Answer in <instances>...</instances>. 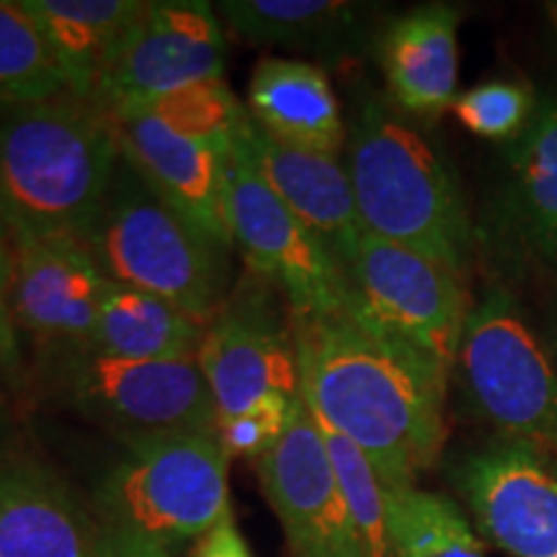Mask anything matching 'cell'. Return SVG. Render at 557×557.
<instances>
[{"mask_svg":"<svg viewBox=\"0 0 557 557\" xmlns=\"http://www.w3.org/2000/svg\"><path fill=\"white\" fill-rule=\"evenodd\" d=\"M295 333L312 416L357 444L385 491L418 487L447 442L449 369L346 312L295 315Z\"/></svg>","mask_w":557,"mask_h":557,"instance_id":"1","label":"cell"},{"mask_svg":"<svg viewBox=\"0 0 557 557\" xmlns=\"http://www.w3.org/2000/svg\"><path fill=\"white\" fill-rule=\"evenodd\" d=\"M346 171L364 233L468 274L475 227L449 160L380 96H364L346 129Z\"/></svg>","mask_w":557,"mask_h":557,"instance_id":"2","label":"cell"},{"mask_svg":"<svg viewBox=\"0 0 557 557\" xmlns=\"http://www.w3.org/2000/svg\"><path fill=\"white\" fill-rule=\"evenodd\" d=\"M120 148L107 116L73 94L0 107V218L11 238L81 240Z\"/></svg>","mask_w":557,"mask_h":557,"instance_id":"3","label":"cell"},{"mask_svg":"<svg viewBox=\"0 0 557 557\" xmlns=\"http://www.w3.org/2000/svg\"><path fill=\"white\" fill-rule=\"evenodd\" d=\"M81 243L111 284L169 299L205 325L233 287L230 250L181 218L122 152Z\"/></svg>","mask_w":557,"mask_h":557,"instance_id":"4","label":"cell"},{"mask_svg":"<svg viewBox=\"0 0 557 557\" xmlns=\"http://www.w3.org/2000/svg\"><path fill=\"white\" fill-rule=\"evenodd\" d=\"M120 444L94 487L90 508L103 529L169 549L230 513V457L218 431H160Z\"/></svg>","mask_w":557,"mask_h":557,"instance_id":"5","label":"cell"},{"mask_svg":"<svg viewBox=\"0 0 557 557\" xmlns=\"http://www.w3.org/2000/svg\"><path fill=\"white\" fill-rule=\"evenodd\" d=\"M455 369L470 408L498 438L557 465V361L506 289L491 287L470 308Z\"/></svg>","mask_w":557,"mask_h":557,"instance_id":"6","label":"cell"},{"mask_svg":"<svg viewBox=\"0 0 557 557\" xmlns=\"http://www.w3.org/2000/svg\"><path fill=\"white\" fill-rule=\"evenodd\" d=\"M47 398L120 438L160 431H218V408L199 359L124 361L83 346L41 348Z\"/></svg>","mask_w":557,"mask_h":557,"instance_id":"7","label":"cell"},{"mask_svg":"<svg viewBox=\"0 0 557 557\" xmlns=\"http://www.w3.org/2000/svg\"><path fill=\"white\" fill-rule=\"evenodd\" d=\"M346 315L367 331L400 341L449 372L472 305L465 278L398 243L361 235L344 261Z\"/></svg>","mask_w":557,"mask_h":557,"instance_id":"8","label":"cell"},{"mask_svg":"<svg viewBox=\"0 0 557 557\" xmlns=\"http://www.w3.org/2000/svg\"><path fill=\"white\" fill-rule=\"evenodd\" d=\"M197 359L212 389L218 421L274 395H302L295 312L271 278L250 269L235 278L207 325Z\"/></svg>","mask_w":557,"mask_h":557,"instance_id":"9","label":"cell"},{"mask_svg":"<svg viewBox=\"0 0 557 557\" xmlns=\"http://www.w3.org/2000/svg\"><path fill=\"white\" fill-rule=\"evenodd\" d=\"M227 220L246 269L271 278L297 318L346 312V278L338 261L269 189L235 135L227 165Z\"/></svg>","mask_w":557,"mask_h":557,"instance_id":"10","label":"cell"},{"mask_svg":"<svg viewBox=\"0 0 557 557\" xmlns=\"http://www.w3.org/2000/svg\"><path fill=\"white\" fill-rule=\"evenodd\" d=\"M225 62V24L212 3L148 0L90 103L107 120L129 114L184 88L222 81Z\"/></svg>","mask_w":557,"mask_h":557,"instance_id":"11","label":"cell"},{"mask_svg":"<svg viewBox=\"0 0 557 557\" xmlns=\"http://www.w3.org/2000/svg\"><path fill=\"white\" fill-rule=\"evenodd\" d=\"M292 557H364L308 400H299L287 434L253 462Z\"/></svg>","mask_w":557,"mask_h":557,"instance_id":"12","label":"cell"},{"mask_svg":"<svg viewBox=\"0 0 557 557\" xmlns=\"http://www.w3.org/2000/svg\"><path fill=\"white\" fill-rule=\"evenodd\" d=\"M455 485L508 557H557V465L547 457L496 436L459 459Z\"/></svg>","mask_w":557,"mask_h":557,"instance_id":"13","label":"cell"},{"mask_svg":"<svg viewBox=\"0 0 557 557\" xmlns=\"http://www.w3.org/2000/svg\"><path fill=\"white\" fill-rule=\"evenodd\" d=\"M116 148L145 181L218 246L233 250L227 220V165L233 135L178 129L148 111L111 116Z\"/></svg>","mask_w":557,"mask_h":557,"instance_id":"14","label":"cell"},{"mask_svg":"<svg viewBox=\"0 0 557 557\" xmlns=\"http://www.w3.org/2000/svg\"><path fill=\"white\" fill-rule=\"evenodd\" d=\"M9 310L16 331L41 348L83 346L111 282L81 240L11 238Z\"/></svg>","mask_w":557,"mask_h":557,"instance_id":"15","label":"cell"},{"mask_svg":"<svg viewBox=\"0 0 557 557\" xmlns=\"http://www.w3.org/2000/svg\"><path fill=\"white\" fill-rule=\"evenodd\" d=\"M235 139L269 189L344 267L364 235L346 163L278 143L250 120L248 111L235 129Z\"/></svg>","mask_w":557,"mask_h":557,"instance_id":"16","label":"cell"},{"mask_svg":"<svg viewBox=\"0 0 557 557\" xmlns=\"http://www.w3.org/2000/svg\"><path fill=\"white\" fill-rule=\"evenodd\" d=\"M107 529L58 472L32 457L0 468V557H103Z\"/></svg>","mask_w":557,"mask_h":557,"instance_id":"17","label":"cell"},{"mask_svg":"<svg viewBox=\"0 0 557 557\" xmlns=\"http://www.w3.org/2000/svg\"><path fill=\"white\" fill-rule=\"evenodd\" d=\"M459 11L447 3L416 5L389 18L377 52L395 109L431 122L459 96Z\"/></svg>","mask_w":557,"mask_h":557,"instance_id":"18","label":"cell"},{"mask_svg":"<svg viewBox=\"0 0 557 557\" xmlns=\"http://www.w3.org/2000/svg\"><path fill=\"white\" fill-rule=\"evenodd\" d=\"M374 5L346 0H222L225 29L248 45L305 52L325 65H346L369 45Z\"/></svg>","mask_w":557,"mask_h":557,"instance_id":"19","label":"cell"},{"mask_svg":"<svg viewBox=\"0 0 557 557\" xmlns=\"http://www.w3.org/2000/svg\"><path fill=\"white\" fill-rule=\"evenodd\" d=\"M246 111L267 135L292 148L333 158L346 148L336 90L312 62L263 58L250 75Z\"/></svg>","mask_w":557,"mask_h":557,"instance_id":"20","label":"cell"},{"mask_svg":"<svg viewBox=\"0 0 557 557\" xmlns=\"http://www.w3.org/2000/svg\"><path fill=\"white\" fill-rule=\"evenodd\" d=\"M498 201L513 240L557 267V96L540 101L527 129L506 145Z\"/></svg>","mask_w":557,"mask_h":557,"instance_id":"21","label":"cell"},{"mask_svg":"<svg viewBox=\"0 0 557 557\" xmlns=\"http://www.w3.org/2000/svg\"><path fill=\"white\" fill-rule=\"evenodd\" d=\"M145 3L148 0H21L50 41L67 94L83 101L94 99Z\"/></svg>","mask_w":557,"mask_h":557,"instance_id":"22","label":"cell"},{"mask_svg":"<svg viewBox=\"0 0 557 557\" xmlns=\"http://www.w3.org/2000/svg\"><path fill=\"white\" fill-rule=\"evenodd\" d=\"M205 331V323L169 299L111 284L83 348L124 361L197 359Z\"/></svg>","mask_w":557,"mask_h":557,"instance_id":"23","label":"cell"},{"mask_svg":"<svg viewBox=\"0 0 557 557\" xmlns=\"http://www.w3.org/2000/svg\"><path fill=\"white\" fill-rule=\"evenodd\" d=\"M393 557H487L455 500L408 487L387 491Z\"/></svg>","mask_w":557,"mask_h":557,"instance_id":"24","label":"cell"},{"mask_svg":"<svg viewBox=\"0 0 557 557\" xmlns=\"http://www.w3.org/2000/svg\"><path fill=\"white\" fill-rule=\"evenodd\" d=\"M67 94L65 75L41 26L21 0H0V107Z\"/></svg>","mask_w":557,"mask_h":557,"instance_id":"25","label":"cell"},{"mask_svg":"<svg viewBox=\"0 0 557 557\" xmlns=\"http://www.w3.org/2000/svg\"><path fill=\"white\" fill-rule=\"evenodd\" d=\"M318 421V418H315ZM325 447H329L333 470H336L341 493H344L348 513H351L354 529L364 557H393V542H389V511L387 491L380 483L369 459L361 455L357 444L346 436L320 423Z\"/></svg>","mask_w":557,"mask_h":557,"instance_id":"26","label":"cell"},{"mask_svg":"<svg viewBox=\"0 0 557 557\" xmlns=\"http://www.w3.org/2000/svg\"><path fill=\"white\" fill-rule=\"evenodd\" d=\"M537 101L521 83L491 81L462 90L451 103V114L472 135L513 143L532 122Z\"/></svg>","mask_w":557,"mask_h":557,"instance_id":"27","label":"cell"},{"mask_svg":"<svg viewBox=\"0 0 557 557\" xmlns=\"http://www.w3.org/2000/svg\"><path fill=\"white\" fill-rule=\"evenodd\" d=\"M302 400L299 398H274L261 400L259 406L243 410L233 418H222L218 421V438L227 457H246L250 462L261 459L278 444V438L287 434L292 416Z\"/></svg>","mask_w":557,"mask_h":557,"instance_id":"28","label":"cell"},{"mask_svg":"<svg viewBox=\"0 0 557 557\" xmlns=\"http://www.w3.org/2000/svg\"><path fill=\"white\" fill-rule=\"evenodd\" d=\"M191 557H253V555H250L240 529L235 527L233 511H230L227 517L220 519L207 534H201L197 545L191 549Z\"/></svg>","mask_w":557,"mask_h":557,"instance_id":"29","label":"cell"},{"mask_svg":"<svg viewBox=\"0 0 557 557\" xmlns=\"http://www.w3.org/2000/svg\"><path fill=\"white\" fill-rule=\"evenodd\" d=\"M18 457V413L13 403V382L0 377V468Z\"/></svg>","mask_w":557,"mask_h":557,"instance_id":"30","label":"cell"},{"mask_svg":"<svg viewBox=\"0 0 557 557\" xmlns=\"http://www.w3.org/2000/svg\"><path fill=\"white\" fill-rule=\"evenodd\" d=\"M103 557H171L169 549L156 542L132 537V534L122 532H109L103 540Z\"/></svg>","mask_w":557,"mask_h":557,"instance_id":"31","label":"cell"},{"mask_svg":"<svg viewBox=\"0 0 557 557\" xmlns=\"http://www.w3.org/2000/svg\"><path fill=\"white\" fill-rule=\"evenodd\" d=\"M21 374L18 331L13 325L11 312H0V377L16 382Z\"/></svg>","mask_w":557,"mask_h":557,"instance_id":"32","label":"cell"},{"mask_svg":"<svg viewBox=\"0 0 557 557\" xmlns=\"http://www.w3.org/2000/svg\"><path fill=\"white\" fill-rule=\"evenodd\" d=\"M11 269H13V246L9 227L0 218V312L9 310V289H11Z\"/></svg>","mask_w":557,"mask_h":557,"instance_id":"33","label":"cell"},{"mask_svg":"<svg viewBox=\"0 0 557 557\" xmlns=\"http://www.w3.org/2000/svg\"><path fill=\"white\" fill-rule=\"evenodd\" d=\"M545 9H547V16H549V21H553L555 34H557V0L555 3H545Z\"/></svg>","mask_w":557,"mask_h":557,"instance_id":"34","label":"cell"},{"mask_svg":"<svg viewBox=\"0 0 557 557\" xmlns=\"http://www.w3.org/2000/svg\"><path fill=\"white\" fill-rule=\"evenodd\" d=\"M549 348H553V357L557 361V320H555V325H553V341H549Z\"/></svg>","mask_w":557,"mask_h":557,"instance_id":"35","label":"cell"}]
</instances>
